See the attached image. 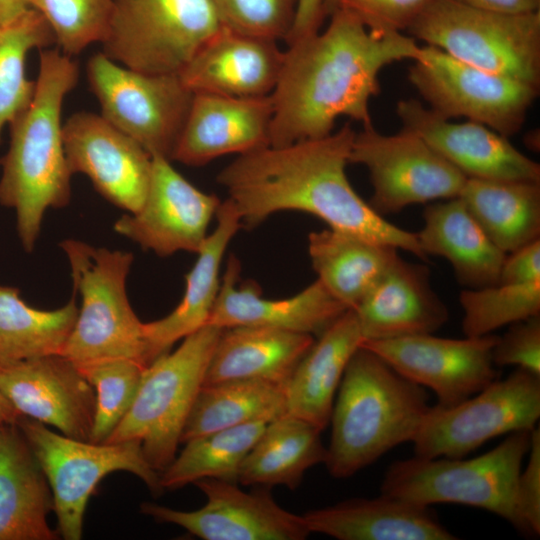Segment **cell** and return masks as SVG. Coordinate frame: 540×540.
Here are the masks:
<instances>
[{
	"mask_svg": "<svg viewBox=\"0 0 540 540\" xmlns=\"http://www.w3.org/2000/svg\"><path fill=\"white\" fill-rule=\"evenodd\" d=\"M287 46L270 94L271 146L325 137L341 116L371 125L369 103L380 91V71L421 52L413 37L371 31L342 7L325 30Z\"/></svg>",
	"mask_w": 540,
	"mask_h": 540,
	"instance_id": "1",
	"label": "cell"
},
{
	"mask_svg": "<svg viewBox=\"0 0 540 540\" xmlns=\"http://www.w3.org/2000/svg\"><path fill=\"white\" fill-rule=\"evenodd\" d=\"M356 132L346 123L315 139L239 155L217 175L242 226L254 228L287 210L316 216L329 228L407 251L425 261L417 235L379 215L350 184L346 166Z\"/></svg>",
	"mask_w": 540,
	"mask_h": 540,
	"instance_id": "2",
	"label": "cell"
},
{
	"mask_svg": "<svg viewBox=\"0 0 540 540\" xmlns=\"http://www.w3.org/2000/svg\"><path fill=\"white\" fill-rule=\"evenodd\" d=\"M79 65L58 48L39 50V71L28 107L10 124L2 159L0 204L13 209L19 240L31 252L50 208L66 207L71 176L64 145L62 106L77 86Z\"/></svg>",
	"mask_w": 540,
	"mask_h": 540,
	"instance_id": "3",
	"label": "cell"
},
{
	"mask_svg": "<svg viewBox=\"0 0 540 540\" xmlns=\"http://www.w3.org/2000/svg\"><path fill=\"white\" fill-rule=\"evenodd\" d=\"M336 395L324 464L337 479L411 442L430 407L423 387L363 346L348 362Z\"/></svg>",
	"mask_w": 540,
	"mask_h": 540,
	"instance_id": "4",
	"label": "cell"
},
{
	"mask_svg": "<svg viewBox=\"0 0 540 540\" xmlns=\"http://www.w3.org/2000/svg\"><path fill=\"white\" fill-rule=\"evenodd\" d=\"M81 305L61 355L76 365L131 359L149 365L144 322L130 305L126 281L131 252L96 247L77 239L60 243Z\"/></svg>",
	"mask_w": 540,
	"mask_h": 540,
	"instance_id": "5",
	"label": "cell"
},
{
	"mask_svg": "<svg viewBox=\"0 0 540 540\" xmlns=\"http://www.w3.org/2000/svg\"><path fill=\"white\" fill-rule=\"evenodd\" d=\"M531 431H517L475 458H424L393 462L380 491L421 506L461 504L498 515L525 535L517 508L516 486L527 456Z\"/></svg>",
	"mask_w": 540,
	"mask_h": 540,
	"instance_id": "6",
	"label": "cell"
},
{
	"mask_svg": "<svg viewBox=\"0 0 540 540\" xmlns=\"http://www.w3.org/2000/svg\"><path fill=\"white\" fill-rule=\"evenodd\" d=\"M222 330L206 324L151 362L130 409L105 443L139 441L148 463L161 473L176 456Z\"/></svg>",
	"mask_w": 540,
	"mask_h": 540,
	"instance_id": "7",
	"label": "cell"
},
{
	"mask_svg": "<svg viewBox=\"0 0 540 540\" xmlns=\"http://www.w3.org/2000/svg\"><path fill=\"white\" fill-rule=\"evenodd\" d=\"M407 30L469 65L540 86V11L505 15L433 0Z\"/></svg>",
	"mask_w": 540,
	"mask_h": 540,
	"instance_id": "8",
	"label": "cell"
},
{
	"mask_svg": "<svg viewBox=\"0 0 540 540\" xmlns=\"http://www.w3.org/2000/svg\"><path fill=\"white\" fill-rule=\"evenodd\" d=\"M16 423L47 477L57 533L65 540L82 538L88 500L108 474L126 471L142 480L156 497L164 492L160 473L146 460L139 441L93 443L74 439L22 415Z\"/></svg>",
	"mask_w": 540,
	"mask_h": 540,
	"instance_id": "9",
	"label": "cell"
},
{
	"mask_svg": "<svg viewBox=\"0 0 540 540\" xmlns=\"http://www.w3.org/2000/svg\"><path fill=\"white\" fill-rule=\"evenodd\" d=\"M221 27L212 0H113L102 52L132 70L178 74Z\"/></svg>",
	"mask_w": 540,
	"mask_h": 540,
	"instance_id": "10",
	"label": "cell"
},
{
	"mask_svg": "<svg viewBox=\"0 0 540 540\" xmlns=\"http://www.w3.org/2000/svg\"><path fill=\"white\" fill-rule=\"evenodd\" d=\"M540 417V376L516 368L452 406H430L414 436L424 458H463L490 439L531 431Z\"/></svg>",
	"mask_w": 540,
	"mask_h": 540,
	"instance_id": "11",
	"label": "cell"
},
{
	"mask_svg": "<svg viewBox=\"0 0 540 540\" xmlns=\"http://www.w3.org/2000/svg\"><path fill=\"white\" fill-rule=\"evenodd\" d=\"M86 68L101 116L151 156L170 160L193 98L179 75L132 70L103 52L91 56Z\"/></svg>",
	"mask_w": 540,
	"mask_h": 540,
	"instance_id": "12",
	"label": "cell"
},
{
	"mask_svg": "<svg viewBox=\"0 0 540 540\" xmlns=\"http://www.w3.org/2000/svg\"><path fill=\"white\" fill-rule=\"evenodd\" d=\"M429 108L450 119L465 117L509 138L522 128L539 88L462 62L430 45L408 71Z\"/></svg>",
	"mask_w": 540,
	"mask_h": 540,
	"instance_id": "13",
	"label": "cell"
},
{
	"mask_svg": "<svg viewBox=\"0 0 540 540\" xmlns=\"http://www.w3.org/2000/svg\"><path fill=\"white\" fill-rule=\"evenodd\" d=\"M349 163L364 166L373 193L368 202L379 215L395 214L413 204L458 197L467 177L417 134L393 135L373 125L356 132Z\"/></svg>",
	"mask_w": 540,
	"mask_h": 540,
	"instance_id": "14",
	"label": "cell"
},
{
	"mask_svg": "<svg viewBox=\"0 0 540 540\" xmlns=\"http://www.w3.org/2000/svg\"><path fill=\"white\" fill-rule=\"evenodd\" d=\"M193 484L207 499L200 509L182 511L143 502L140 512L204 540H304L310 534L303 516L280 507L268 487L245 492L238 483L215 478Z\"/></svg>",
	"mask_w": 540,
	"mask_h": 540,
	"instance_id": "15",
	"label": "cell"
},
{
	"mask_svg": "<svg viewBox=\"0 0 540 540\" xmlns=\"http://www.w3.org/2000/svg\"><path fill=\"white\" fill-rule=\"evenodd\" d=\"M498 335L451 339L433 334L363 341L400 375L431 389L438 405L452 406L499 378L491 352Z\"/></svg>",
	"mask_w": 540,
	"mask_h": 540,
	"instance_id": "16",
	"label": "cell"
},
{
	"mask_svg": "<svg viewBox=\"0 0 540 540\" xmlns=\"http://www.w3.org/2000/svg\"><path fill=\"white\" fill-rule=\"evenodd\" d=\"M221 202L217 195L192 185L169 159L155 155L143 205L137 212L122 215L113 228L158 256L179 251L197 254Z\"/></svg>",
	"mask_w": 540,
	"mask_h": 540,
	"instance_id": "17",
	"label": "cell"
},
{
	"mask_svg": "<svg viewBox=\"0 0 540 540\" xmlns=\"http://www.w3.org/2000/svg\"><path fill=\"white\" fill-rule=\"evenodd\" d=\"M63 145L70 173L86 175L107 201L128 213L144 203L152 156L101 114L80 111L63 123Z\"/></svg>",
	"mask_w": 540,
	"mask_h": 540,
	"instance_id": "18",
	"label": "cell"
},
{
	"mask_svg": "<svg viewBox=\"0 0 540 540\" xmlns=\"http://www.w3.org/2000/svg\"><path fill=\"white\" fill-rule=\"evenodd\" d=\"M0 390L22 416L90 441L95 391L61 354L0 363Z\"/></svg>",
	"mask_w": 540,
	"mask_h": 540,
	"instance_id": "19",
	"label": "cell"
},
{
	"mask_svg": "<svg viewBox=\"0 0 540 540\" xmlns=\"http://www.w3.org/2000/svg\"><path fill=\"white\" fill-rule=\"evenodd\" d=\"M402 128L420 136L467 178L540 182V165L487 126L443 118L415 99L396 107Z\"/></svg>",
	"mask_w": 540,
	"mask_h": 540,
	"instance_id": "20",
	"label": "cell"
},
{
	"mask_svg": "<svg viewBox=\"0 0 540 540\" xmlns=\"http://www.w3.org/2000/svg\"><path fill=\"white\" fill-rule=\"evenodd\" d=\"M271 96L229 97L194 93L171 161L202 166L227 155L270 145Z\"/></svg>",
	"mask_w": 540,
	"mask_h": 540,
	"instance_id": "21",
	"label": "cell"
},
{
	"mask_svg": "<svg viewBox=\"0 0 540 540\" xmlns=\"http://www.w3.org/2000/svg\"><path fill=\"white\" fill-rule=\"evenodd\" d=\"M240 262L231 255L209 321L220 328L262 326L320 335L348 308L316 280L294 296L267 299L254 282L238 284Z\"/></svg>",
	"mask_w": 540,
	"mask_h": 540,
	"instance_id": "22",
	"label": "cell"
},
{
	"mask_svg": "<svg viewBox=\"0 0 540 540\" xmlns=\"http://www.w3.org/2000/svg\"><path fill=\"white\" fill-rule=\"evenodd\" d=\"M283 59L278 42L221 27L178 75L193 94L263 97L272 93Z\"/></svg>",
	"mask_w": 540,
	"mask_h": 540,
	"instance_id": "23",
	"label": "cell"
},
{
	"mask_svg": "<svg viewBox=\"0 0 540 540\" xmlns=\"http://www.w3.org/2000/svg\"><path fill=\"white\" fill-rule=\"evenodd\" d=\"M353 310L363 341L434 334L449 320L428 267L401 256Z\"/></svg>",
	"mask_w": 540,
	"mask_h": 540,
	"instance_id": "24",
	"label": "cell"
},
{
	"mask_svg": "<svg viewBox=\"0 0 540 540\" xmlns=\"http://www.w3.org/2000/svg\"><path fill=\"white\" fill-rule=\"evenodd\" d=\"M310 533L338 540H455L429 506L382 494L351 498L302 515Z\"/></svg>",
	"mask_w": 540,
	"mask_h": 540,
	"instance_id": "25",
	"label": "cell"
},
{
	"mask_svg": "<svg viewBox=\"0 0 540 540\" xmlns=\"http://www.w3.org/2000/svg\"><path fill=\"white\" fill-rule=\"evenodd\" d=\"M47 477L17 423L0 425V540H55Z\"/></svg>",
	"mask_w": 540,
	"mask_h": 540,
	"instance_id": "26",
	"label": "cell"
},
{
	"mask_svg": "<svg viewBox=\"0 0 540 540\" xmlns=\"http://www.w3.org/2000/svg\"><path fill=\"white\" fill-rule=\"evenodd\" d=\"M216 219L215 230L207 236L195 264L185 276V291L180 303L167 316L144 323L149 364L209 321L220 288L224 253L242 227L239 214L228 198L221 202Z\"/></svg>",
	"mask_w": 540,
	"mask_h": 540,
	"instance_id": "27",
	"label": "cell"
},
{
	"mask_svg": "<svg viewBox=\"0 0 540 540\" xmlns=\"http://www.w3.org/2000/svg\"><path fill=\"white\" fill-rule=\"evenodd\" d=\"M285 388L287 414L323 431L344 371L363 337L356 313L348 309L318 336Z\"/></svg>",
	"mask_w": 540,
	"mask_h": 540,
	"instance_id": "28",
	"label": "cell"
},
{
	"mask_svg": "<svg viewBox=\"0 0 540 540\" xmlns=\"http://www.w3.org/2000/svg\"><path fill=\"white\" fill-rule=\"evenodd\" d=\"M416 233L423 253L443 257L465 289L498 283L507 256L484 233L459 197L428 203Z\"/></svg>",
	"mask_w": 540,
	"mask_h": 540,
	"instance_id": "29",
	"label": "cell"
},
{
	"mask_svg": "<svg viewBox=\"0 0 540 540\" xmlns=\"http://www.w3.org/2000/svg\"><path fill=\"white\" fill-rule=\"evenodd\" d=\"M314 341L309 334L262 326L224 328L203 385L256 379L286 388L295 368Z\"/></svg>",
	"mask_w": 540,
	"mask_h": 540,
	"instance_id": "30",
	"label": "cell"
},
{
	"mask_svg": "<svg viewBox=\"0 0 540 540\" xmlns=\"http://www.w3.org/2000/svg\"><path fill=\"white\" fill-rule=\"evenodd\" d=\"M398 250L332 228L308 236L317 280L348 309H355L378 284L399 257Z\"/></svg>",
	"mask_w": 540,
	"mask_h": 540,
	"instance_id": "31",
	"label": "cell"
},
{
	"mask_svg": "<svg viewBox=\"0 0 540 540\" xmlns=\"http://www.w3.org/2000/svg\"><path fill=\"white\" fill-rule=\"evenodd\" d=\"M458 197L505 254L540 238V182L467 178Z\"/></svg>",
	"mask_w": 540,
	"mask_h": 540,
	"instance_id": "32",
	"label": "cell"
},
{
	"mask_svg": "<svg viewBox=\"0 0 540 540\" xmlns=\"http://www.w3.org/2000/svg\"><path fill=\"white\" fill-rule=\"evenodd\" d=\"M321 432L289 414L267 423L241 465L238 483L295 490L309 468L325 462L327 448Z\"/></svg>",
	"mask_w": 540,
	"mask_h": 540,
	"instance_id": "33",
	"label": "cell"
},
{
	"mask_svg": "<svg viewBox=\"0 0 540 540\" xmlns=\"http://www.w3.org/2000/svg\"><path fill=\"white\" fill-rule=\"evenodd\" d=\"M287 414L285 388L262 380L236 379L201 386L180 443L216 431L269 423Z\"/></svg>",
	"mask_w": 540,
	"mask_h": 540,
	"instance_id": "34",
	"label": "cell"
},
{
	"mask_svg": "<svg viewBox=\"0 0 540 540\" xmlns=\"http://www.w3.org/2000/svg\"><path fill=\"white\" fill-rule=\"evenodd\" d=\"M77 314L75 295L60 308L41 310L18 288L0 284V363L61 354Z\"/></svg>",
	"mask_w": 540,
	"mask_h": 540,
	"instance_id": "35",
	"label": "cell"
},
{
	"mask_svg": "<svg viewBox=\"0 0 540 540\" xmlns=\"http://www.w3.org/2000/svg\"><path fill=\"white\" fill-rule=\"evenodd\" d=\"M266 424H244L185 442L180 454L160 473L162 488L176 490L203 478L238 483L241 465Z\"/></svg>",
	"mask_w": 540,
	"mask_h": 540,
	"instance_id": "36",
	"label": "cell"
},
{
	"mask_svg": "<svg viewBox=\"0 0 540 540\" xmlns=\"http://www.w3.org/2000/svg\"><path fill=\"white\" fill-rule=\"evenodd\" d=\"M53 44L49 24L33 8L0 25V144L3 128L28 107L34 95L35 81L25 73L27 55Z\"/></svg>",
	"mask_w": 540,
	"mask_h": 540,
	"instance_id": "37",
	"label": "cell"
},
{
	"mask_svg": "<svg viewBox=\"0 0 540 540\" xmlns=\"http://www.w3.org/2000/svg\"><path fill=\"white\" fill-rule=\"evenodd\" d=\"M459 302L465 336H485L501 327L540 315V280L464 289Z\"/></svg>",
	"mask_w": 540,
	"mask_h": 540,
	"instance_id": "38",
	"label": "cell"
},
{
	"mask_svg": "<svg viewBox=\"0 0 540 540\" xmlns=\"http://www.w3.org/2000/svg\"><path fill=\"white\" fill-rule=\"evenodd\" d=\"M76 366L95 391L90 441L105 443L130 409L146 367L124 358Z\"/></svg>",
	"mask_w": 540,
	"mask_h": 540,
	"instance_id": "39",
	"label": "cell"
},
{
	"mask_svg": "<svg viewBox=\"0 0 540 540\" xmlns=\"http://www.w3.org/2000/svg\"><path fill=\"white\" fill-rule=\"evenodd\" d=\"M32 8L49 24L57 48L72 57L105 40L113 0H33Z\"/></svg>",
	"mask_w": 540,
	"mask_h": 540,
	"instance_id": "40",
	"label": "cell"
},
{
	"mask_svg": "<svg viewBox=\"0 0 540 540\" xmlns=\"http://www.w3.org/2000/svg\"><path fill=\"white\" fill-rule=\"evenodd\" d=\"M222 27L271 41L288 38L297 0H212Z\"/></svg>",
	"mask_w": 540,
	"mask_h": 540,
	"instance_id": "41",
	"label": "cell"
},
{
	"mask_svg": "<svg viewBox=\"0 0 540 540\" xmlns=\"http://www.w3.org/2000/svg\"><path fill=\"white\" fill-rule=\"evenodd\" d=\"M508 326L492 348L493 364L516 366L540 376V315Z\"/></svg>",
	"mask_w": 540,
	"mask_h": 540,
	"instance_id": "42",
	"label": "cell"
},
{
	"mask_svg": "<svg viewBox=\"0 0 540 540\" xmlns=\"http://www.w3.org/2000/svg\"><path fill=\"white\" fill-rule=\"evenodd\" d=\"M433 0H342L371 31L407 30ZM337 8V9H338Z\"/></svg>",
	"mask_w": 540,
	"mask_h": 540,
	"instance_id": "43",
	"label": "cell"
},
{
	"mask_svg": "<svg viewBox=\"0 0 540 540\" xmlns=\"http://www.w3.org/2000/svg\"><path fill=\"white\" fill-rule=\"evenodd\" d=\"M528 462L521 469L516 486L517 508L525 536L540 535V431L531 432Z\"/></svg>",
	"mask_w": 540,
	"mask_h": 540,
	"instance_id": "44",
	"label": "cell"
},
{
	"mask_svg": "<svg viewBox=\"0 0 540 540\" xmlns=\"http://www.w3.org/2000/svg\"><path fill=\"white\" fill-rule=\"evenodd\" d=\"M540 280V238L507 254L498 283L524 284Z\"/></svg>",
	"mask_w": 540,
	"mask_h": 540,
	"instance_id": "45",
	"label": "cell"
},
{
	"mask_svg": "<svg viewBox=\"0 0 540 540\" xmlns=\"http://www.w3.org/2000/svg\"><path fill=\"white\" fill-rule=\"evenodd\" d=\"M324 0H297L296 16L291 32L286 39L287 45L309 37L320 31L326 18Z\"/></svg>",
	"mask_w": 540,
	"mask_h": 540,
	"instance_id": "46",
	"label": "cell"
},
{
	"mask_svg": "<svg viewBox=\"0 0 540 540\" xmlns=\"http://www.w3.org/2000/svg\"><path fill=\"white\" fill-rule=\"evenodd\" d=\"M468 5L505 15L538 12L540 0H459Z\"/></svg>",
	"mask_w": 540,
	"mask_h": 540,
	"instance_id": "47",
	"label": "cell"
},
{
	"mask_svg": "<svg viewBox=\"0 0 540 540\" xmlns=\"http://www.w3.org/2000/svg\"><path fill=\"white\" fill-rule=\"evenodd\" d=\"M33 0H0V25L9 23L32 8Z\"/></svg>",
	"mask_w": 540,
	"mask_h": 540,
	"instance_id": "48",
	"label": "cell"
},
{
	"mask_svg": "<svg viewBox=\"0 0 540 540\" xmlns=\"http://www.w3.org/2000/svg\"><path fill=\"white\" fill-rule=\"evenodd\" d=\"M19 416L20 414L0 390V425L16 423Z\"/></svg>",
	"mask_w": 540,
	"mask_h": 540,
	"instance_id": "49",
	"label": "cell"
},
{
	"mask_svg": "<svg viewBox=\"0 0 540 540\" xmlns=\"http://www.w3.org/2000/svg\"><path fill=\"white\" fill-rule=\"evenodd\" d=\"M342 0H324L323 8L325 16H330L340 5Z\"/></svg>",
	"mask_w": 540,
	"mask_h": 540,
	"instance_id": "50",
	"label": "cell"
}]
</instances>
